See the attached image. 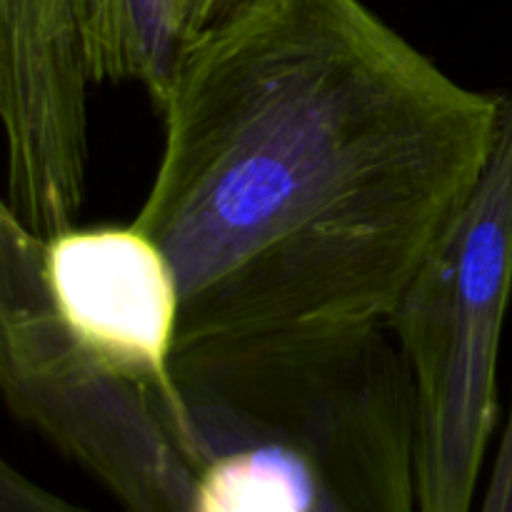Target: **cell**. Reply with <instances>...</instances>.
<instances>
[{"label": "cell", "instance_id": "6da1fadb", "mask_svg": "<svg viewBox=\"0 0 512 512\" xmlns=\"http://www.w3.org/2000/svg\"><path fill=\"white\" fill-rule=\"evenodd\" d=\"M133 223L180 285L173 368L388 325L478 188L503 95L365 0H238L180 50Z\"/></svg>", "mask_w": 512, "mask_h": 512}, {"label": "cell", "instance_id": "7a4b0ae2", "mask_svg": "<svg viewBox=\"0 0 512 512\" xmlns=\"http://www.w3.org/2000/svg\"><path fill=\"white\" fill-rule=\"evenodd\" d=\"M203 445L263 438L303 470L313 512H420L415 405L388 325L175 368Z\"/></svg>", "mask_w": 512, "mask_h": 512}, {"label": "cell", "instance_id": "3957f363", "mask_svg": "<svg viewBox=\"0 0 512 512\" xmlns=\"http://www.w3.org/2000/svg\"><path fill=\"white\" fill-rule=\"evenodd\" d=\"M45 240L0 208V388L18 423L125 512H193L205 455L175 383L100 358L50 300Z\"/></svg>", "mask_w": 512, "mask_h": 512}, {"label": "cell", "instance_id": "277c9868", "mask_svg": "<svg viewBox=\"0 0 512 512\" xmlns=\"http://www.w3.org/2000/svg\"><path fill=\"white\" fill-rule=\"evenodd\" d=\"M512 288V93L478 188L435 243L388 328L415 405L420 512H475L498 425V358Z\"/></svg>", "mask_w": 512, "mask_h": 512}, {"label": "cell", "instance_id": "5b68a950", "mask_svg": "<svg viewBox=\"0 0 512 512\" xmlns=\"http://www.w3.org/2000/svg\"><path fill=\"white\" fill-rule=\"evenodd\" d=\"M50 300L70 333L125 370L175 383L180 285L148 233L130 225L70 228L43 245Z\"/></svg>", "mask_w": 512, "mask_h": 512}, {"label": "cell", "instance_id": "8992f818", "mask_svg": "<svg viewBox=\"0 0 512 512\" xmlns=\"http://www.w3.org/2000/svg\"><path fill=\"white\" fill-rule=\"evenodd\" d=\"M93 83L143 85L163 100L183 50V0H73Z\"/></svg>", "mask_w": 512, "mask_h": 512}, {"label": "cell", "instance_id": "52a82bcc", "mask_svg": "<svg viewBox=\"0 0 512 512\" xmlns=\"http://www.w3.org/2000/svg\"><path fill=\"white\" fill-rule=\"evenodd\" d=\"M0 512H93L60 498L10 463L0 468Z\"/></svg>", "mask_w": 512, "mask_h": 512}, {"label": "cell", "instance_id": "ba28073f", "mask_svg": "<svg viewBox=\"0 0 512 512\" xmlns=\"http://www.w3.org/2000/svg\"><path fill=\"white\" fill-rule=\"evenodd\" d=\"M478 512H512V400L488 485L480 495Z\"/></svg>", "mask_w": 512, "mask_h": 512}, {"label": "cell", "instance_id": "9c48e42d", "mask_svg": "<svg viewBox=\"0 0 512 512\" xmlns=\"http://www.w3.org/2000/svg\"><path fill=\"white\" fill-rule=\"evenodd\" d=\"M238 0H183V45L228 13Z\"/></svg>", "mask_w": 512, "mask_h": 512}]
</instances>
